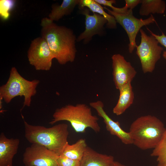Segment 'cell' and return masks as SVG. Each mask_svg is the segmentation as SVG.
<instances>
[{
	"label": "cell",
	"instance_id": "cell-18",
	"mask_svg": "<svg viewBox=\"0 0 166 166\" xmlns=\"http://www.w3.org/2000/svg\"><path fill=\"white\" fill-rule=\"evenodd\" d=\"M79 5L81 9L87 7L93 13L103 16L107 21L108 28L114 29L116 27L117 22L114 17L106 12L103 7L94 0H81Z\"/></svg>",
	"mask_w": 166,
	"mask_h": 166
},
{
	"label": "cell",
	"instance_id": "cell-7",
	"mask_svg": "<svg viewBox=\"0 0 166 166\" xmlns=\"http://www.w3.org/2000/svg\"><path fill=\"white\" fill-rule=\"evenodd\" d=\"M104 8L108 11L109 14L114 17L117 22L119 23L127 33L129 41L128 51L130 53H132L137 46L136 38L141 27L155 22V19L152 14L148 18L143 19L135 17L132 10L129 9L126 13L121 14L115 12L105 7Z\"/></svg>",
	"mask_w": 166,
	"mask_h": 166
},
{
	"label": "cell",
	"instance_id": "cell-6",
	"mask_svg": "<svg viewBox=\"0 0 166 166\" xmlns=\"http://www.w3.org/2000/svg\"><path fill=\"white\" fill-rule=\"evenodd\" d=\"M141 42L136 47V54L139 57L143 73H151L160 59L163 50L159 42L152 35L148 36L140 29Z\"/></svg>",
	"mask_w": 166,
	"mask_h": 166
},
{
	"label": "cell",
	"instance_id": "cell-15",
	"mask_svg": "<svg viewBox=\"0 0 166 166\" xmlns=\"http://www.w3.org/2000/svg\"><path fill=\"white\" fill-rule=\"evenodd\" d=\"M118 90L120 93L119 99L113 110V113L117 116L123 114L131 106L134 97L131 83L125 85Z\"/></svg>",
	"mask_w": 166,
	"mask_h": 166
},
{
	"label": "cell",
	"instance_id": "cell-24",
	"mask_svg": "<svg viewBox=\"0 0 166 166\" xmlns=\"http://www.w3.org/2000/svg\"><path fill=\"white\" fill-rule=\"evenodd\" d=\"M147 29L150 32L151 35L153 36L158 41L159 43L166 48V35L163 33L161 35H157L153 33L148 29ZM162 56L163 58L166 60V50L163 51Z\"/></svg>",
	"mask_w": 166,
	"mask_h": 166
},
{
	"label": "cell",
	"instance_id": "cell-2",
	"mask_svg": "<svg viewBox=\"0 0 166 166\" xmlns=\"http://www.w3.org/2000/svg\"><path fill=\"white\" fill-rule=\"evenodd\" d=\"M25 136L31 144H37L46 147L59 156L67 143L69 135L68 125L62 123L47 128L28 123L24 119Z\"/></svg>",
	"mask_w": 166,
	"mask_h": 166
},
{
	"label": "cell",
	"instance_id": "cell-10",
	"mask_svg": "<svg viewBox=\"0 0 166 166\" xmlns=\"http://www.w3.org/2000/svg\"><path fill=\"white\" fill-rule=\"evenodd\" d=\"M112 59L113 81L116 88L119 90L125 85L131 83L136 72L130 62L120 54L113 55Z\"/></svg>",
	"mask_w": 166,
	"mask_h": 166
},
{
	"label": "cell",
	"instance_id": "cell-3",
	"mask_svg": "<svg viewBox=\"0 0 166 166\" xmlns=\"http://www.w3.org/2000/svg\"><path fill=\"white\" fill-rule=\"evenodd\" d=\"M159 118L151 115L137 118L130 125L129 132L133 144L142 150L154 148L166 129Z\"/></svg>",
	"mask_w": 166,
	"mask_h": 166
},
{
	"label": "cell",
	"instance_id": "cell-5",
	"mask_svg": "<svg viewBox=\"0 0 166 166\" xmlns=\"http://www.w3.org/2000/svg\"><path fill=\"white\" fill-rule=\"evenodd\" d=\"M40 83L37 79L28 80L22 77L14 67L11 68L6 82L0 87V100L9 103L14 97L23 96V104L20 112L25 106H30L32 97L37 93Z\"/></svg>",
	"mask_w": 166,
	"mask_h": 166
},
{
	"label": "cell",
	"instance_id": "cell-17",
	"mask_svg": "<svg viewBox=\"0 0 166 166\" xmlns=\"http://www.w3.org/2000/svg\"><path fill=\"white\" fill-rule=\"evenodd\" d=\"M87 147L85 140L81 139L74 144H70L67 143L60 156L80 161Z\"/></svg>",
	"mask_w": 166,
	"mask_h": 166
},
{
	"label": "cell",
	"instance_id": "cell-20",
	"mask_svg": "<svg viewBox=\"0 0 166 166\" xmlns=\"http://www.w3.org/2000/svg\"><path fill=\"white\" fill-rule=\"evenodd\" d=\"M150 155L157 157L158 165H166V129Z\"/></svg>",
	"mask_w": 166,
	"mask_h": 166
},
{
	"label": "cell",
	"instance_id": "cell-11",
	"mask_svg": "<svg viewBox=\"0 0 166 166\" xmlns=\"http://www.w3.org/2000/svg\"><path fill=\"white\" fill-rule=\"evenodd\" d=\"M90 106L97 111L98 115L103 120L106 128L110 134L116 136L125 144H133V140L129 132L124 131L121 127L120 123L111 119L104 109L103 102L100 100L90 102Z\"/></svg>",
	"mask_w": 166,
	"mask_h": 166
},
{
	"label": "cell",
	"instance_id": "cell-4",
	"mask_svg": "<svg viewBox=\"0 0 166 166\" xmlns=\"http://www.w3.org/2000/svg\"><path fill=\"white\" fill-rule=\"evenodd\" d=\"M98 120V117L93 114L91 107L87 105L68 104L56 109L49 124L52 125L59 121H67L76 132L84 133L88 128L98 132L101 130Z\"/></svg>",
	"mask_w": 166,
	"mask_h": 166
},
{
	"label": "cell",
	"instance_id": "cell-23",
	"mask_svg": "<svg viewBox=\"0 0 166 166\" xmlns=\"http://www.w3.org/2000/svg\"><path fill=\"white\" fill-rule=\"evenodd\" d=\"M95 2L100 5H103L105 6L110 7L112 10L117 13H120L121 11V8H117L114 6L113 4L115 3L116 1L114 0H94Z\"/></svg>",
	"mask_w": 166,
	"mask_h": 166
},
{
	"label": "cell",
	"instance_id": "cell-21",
	"mask_svg": "<svg viewBox=\"0 0 166 166\" xmlns=\"http://www.w3.org/2000/svg\"><path fill=\"white\" fill-rule=\"evenodd\" d=\"M15 1L1 0L0 1V14L1 18L6 20L10 16V12L14 6Z\"/></svg>",
	"mask_w": 166,
	"mask_h": 166
},
{
	"label": "cell",
	"instance_id": "cell-9",
	"mask_svg": "<svg viewBox=\"0 0 166 166\" xmlns=\"http://www.w3.org/2000/svg\"><path fill=\"white\" fill-rule=\"evenodd\" d=\"M58 156L44 146L32 144L26 148L22 161L25 166H57Z\"/></svg>",
	"mask_w": 166,
	"mask_h": 166
},
{
	"label": "cell",
	"instance_id": "cell-12",
	"mask_svg": "<svg viewBox=\"0 0 166 166\" xmlns=\"http://www.w3.org/2000/svg\"><path fill=\"white\" fill-rule=\"evenodd\" d=\"M84 8L82 13L85 16V30L79 36L77 41L79 42L84 40L85 42H88L94 35L100 34L107 21L103 16L98 14L93 13V15H90L89 9Z\"/></svg>",
	"mask_w": 166,
	"mask_h": 166
},
{
	"label": "cell",
	"instance_id": "cell-22",
	"mask_svg": "<svg viewBox=\"0 0 166 166\" xmlns=\"http://www.w3.org/2000/svg\"><path fill=\"white\" fill-rule=\"evenodd\" d=\"M57 166H80V161L73 160L62 156H59Z\"/></svg>",
	"mask_w": 166,
	"mask_h": 166
},
{
	"label": "cell",
	"instance_id": "cell-16",
	"mask_svg": "<svg viewBox=\"0 0 166 166\" xmlns=\"http://www.w3.org/2000/svg\"><path fill=\"white\" fill-rule=\"evenodd\" d=\"M79 0H64L60 5L53 4L48 18L51 21H58L65 15L70 14L76 6L79 4Z\"/></svg>",
	"mask_w": 166,
	"mask_h": 166
},
{
	"label": "cell",
	"instance_id": "cell-19",
	"mask_svg": "<svg viewBox=\"0 0 166 166\" xmlns=\"http://www.w3.org/2000/svg\"><path fill=\"white\" fill-rule=\"evenodd\" d=\"M165 2L162 0H142L139 10L142 16H148L150 14H163L166 10Z\"/></svg>",
	"mask_w": 166,
	"mask_h": 166
},
{
	"label": "cell",
	"instance_id": "cell-13",
	"mask_svg": "<svg viewBox=\"0 0 166 166\" xmlns=\"http://www.w3.org/2000/svg\"><path fill=\"white\" fill-rule=\"evenodd\" d=\"M20 143L18 138L9 139L3 132L0 135V166H13V159Z\"/></svg>",
	"mask_w": 166,
	"mask_h": 166
},
{
	"label": "cell",
	"instance_id": "cell-8",
	"mask_svg": "<svg viewBox=\"0 0 166 166\" xmlns=\"http://www.w3.org/2000/svg\"><path fill=\"white\" fill-rule=\"evenodd\" d=\"M27 57L30 64L37 70H49L54 58L46 41L41 37L31 42Z\"/></svg>",
	"mask_w": 166,
	"mask_h": 166
},
{
	"label": "cell",
	"instance_id": "cell-27",
	"mask_svg": "<svg viewBox=\"0 0 166 166\" xmlns=\"http://www.w3.org/2000/svg\"><path fill=\"white\" fill-rule=\"evenodd\" d=\"M157 166H166V165H160L157 164Z\"/></svg>",
	"mask_w": 166,
	"mask_h": 166
},
{
	"label": "cell",
	"instance_id": "cell-14",
	"mask_svg": "<svg viewBox=\"0 0 166 166\" xmlns=\"http://www.w3.org/2000/svg\"><path fill=\"white\" fill-rule=\"evenodd\" d=\"M114 157L99 153L87 146L80 166H112Z\"/></svg>",
	"mask_w": 166,
	"mask_h": 166
},
{
	"label": "cell",
	"instance_id": "cell-25",
	"mask_svg": "<svg viewBox=\"0 0 166 166\" xmlns=\"http://www.w3.org/2000/svg\"><path fill=\"white\" fill-rule=\"evenodd\" d=\"M125 6L128 9H132L140 3H141V0H125Z\"/></svg>",
	"mask_w": 166,
	"mask_h": 166
},
{
	"label": "cell",
	"instance_id": "cell-26",
	"mask_svg": "<svg viewBox=\"0 0 166 166\" xmlns=\"http://www.w3.org/2000/svg\"><path fill=\"white\" fill-rule=\"evenodd\" d=\"M112 166H126L121 163L114 161L112 163Z\"/></svg>",
	"mask_w": 166,
	"mask_h": 166
},
{
	"label": "cell",
	"instance_id": "cell-1",
	"mask_svg": "<svg viewBox=\"0 0 166 166\" xmlns=\"http://www.w3.org/2000/svg\"><path fill=\"white\" fill-rule=\"evenodd\" d=\"M41 26V37L46 41L54 58L61 65L73 62L77 39L73 31L57 25L47 17L42 19Z\"/></svg>",
	"mask_w": 166,
	"mask_h": 166
}]
</instances>
